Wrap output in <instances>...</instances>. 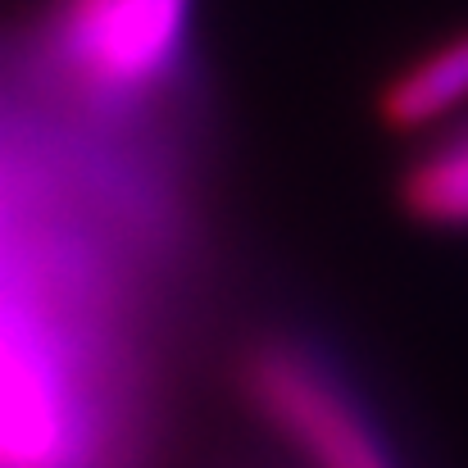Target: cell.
Instances as JSON below:
<instances>
[{"label":"cell","instance_id":"cell-1","mask_svg":"<svg viewBox=\"0 0 468 468\" xmlns=\"http://www.w3.org/2000/svg\"><path fill=\"white\" fill-rule=\"evenodd\" d=\"M191 27L196 0H50L37 59L82 114L128 123L186 78Z\"/></svg>","mask_w":468,"mask_h":468},{"label":"cell","instance_id":"cell-3","mask_svg":"<svg viewBox=\"0 0 468 468\" xmlns=\"http://www.w3.org/2000/svg\"><path fill=\"white\" fill-rule=\"evenodd\" d=\"M468 105V27L437 41L419 59H410L382 91H378V119L391 133H419L432 123H446Z\"/></svg>","mask_w":468,"mask_h":468},{"label":"cell","instance_id":"cell-4","mask_svg":"<svg viewBox=\"0 0 468 468\" xmlns=\"http://www.w3.org/2000/svg\"><path fill=\"white\" fill-rule=\"evenodd\" d=\"M405 209L432 228H468V119L405 173Z\"/></svg>","mask_w":468,"mask_h":468},{"label":"cell","instance_id":"cell-2","mask_svg":"<svg viewBox=\"0 0 468 468\" xmlns=\"http://www.w3.org/2000/svg\"><path fill=\"white\" fill-rule=\"evenodd\" d=\"M241 391L310 468H396L346 368L301 332L260 336L241 355Z\"/></svg>","mask_w":468,"mask_h":468}]
</instances>
